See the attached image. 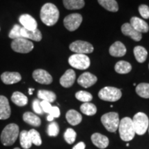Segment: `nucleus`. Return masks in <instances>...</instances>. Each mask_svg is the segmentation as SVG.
<instances>
[{
	"instance_id": "nucleus-47",
	"label": "nucleus",
	"mask_w": 149,
	"mask_h": 149,
	"mask_svg": "<svg viewBox=\"0 0 149 149\" xmlns=\"http://www.w3.org/2000/svg\"><path fill=\"white\" fill-rule=\"evenodd\" d=\"M148 133H149V126H148Z\"/></svg>"
},
{
	"instance_id": "nucleus-40",
	"label": "nucleus",
	"mask_w": 149,
	"mask_h": 149,
	"mask_svg": "<svg viewBox=\"0 0 149 149\" xmlns=\"http://www.w3.org/2000/svg\"><path fill=\"white\" fill-rule=\"evenodd\" d=\"M40 104H41V107H42L43 111H44V113H49V112H50V111H51V109L52 108L51 103L42 100V102H40Z\"/></svg>"
},
{
	"instance_id": "nucleus-21",
	"label": "nucleus",
	"mask_w": 149,
	"mask_h": 149,
	"mask_svg": "<svg viewBox=\"0 0 149 149\" xmlns=\"http://www.w3.org/2000/svg\"><path fill=\"white\" fill-rule=\"evenodd\" d=\"M109 53L113 57H123L126 53V48L121 42H115L110 47Z\"/></svg>"
},
{
	"instance_id": "nucleus-15",
	"label": "nucleus",
	"mask_w": 149,
	"mask_h": 149,
	"mask_svg": "<svg viewBox=\"0 0 149 149\" xmlns=\"http://www.w3.org/2000/svg\"><path fill=\"white\" fill-rule=\"evenodd\" d=\"M20 24L23 26L24 29L29 31H34L37 29V23L36 20L29 14L22 15L19 18Z\"/></svg>"
},
{
	"instance_id": "nucleus-35",
	"label": "nucleus",
	"mask_w": 149,
	"mask_h": 149,
	"mask_svg": "<svg viewBox=\"0 0 149 149\" xmlns=\"http://www.w3.org/2000/svg\"><path fill=\"white\" fill-rule=\"evenodd\" d=\"M64 137L65 141L68 144H71L75 141L76 137H77V133L72 128H68L64 133Z\"/></svg>"
},
{
	"instance_id": "nucleus-37",
	"label": "nucleus",
	"mask_w": 149,
	"mask_h": 149,
	"mask_svg": "<svg viewBox=\"0 0 149 149\" xmlns=\"http://www.w3.org/2000/svg\"><path fill=\"white\" fill-rule=\"evenodd\" d=\"M21 29L22 26L19 25H15L13 28L11 29V31L9 33L8 37L12 40H15V39L22 38L21 37Z\"/></svg>"
},
{
	"instance_id": "nucleus-18",
	"label": "nucleus",
	"mask_w": 149,
	"mask_h": 149,
	"mask_svg": "<svg viewBox=\"0 0 149 149\" xmlns=\"http://www.w3.org/2000/svg\"><path fill=\"white\" fill-rule=\"evenodd\" d=\"M21 37L22 38L33 40L35 42H40L42 39V33L39 29H37L34 31H29L23 27H22L21 29Z\"/></svg>"
},
{
	"instance_id": "nucleus-2",
	"label": "nucleus",
	"mask_w": 149,
	"mask_h": 149,
	"mask_svg": "<svg viewBox=\"0 0 149 149\" xmlns=\"http://www.w3.org/2000/svg\"><path fill=\"white\" fill-rule=\"evenodd\" d=\"M19 129L15 124H10L3 128L1 134V141L3 146H12L17 139Z\"/></svg>"
},
{
	"instance_id": "nucleus-1",
	"label": "nucleus",
	"mask_w": 149,
	"mask_h": 149,
	"mask_svg": "<svg viewBox=\"0 0 149 149\" xmlns=\"http://www.w3.org/2000/svg\"><path fill=\"white\" fill-rule=\"evenodd\" d=\"M59 11L55 5L51 3H46L42 7L40 11V18L42 22L48 26H54L58 21Z\"/></svg>"
},
{
	"instance_id": "nucleus-25",
	"label": "nucleus",
	"mask_w": 149,
	"mask_h": 149,
	"mask_svg": "<svg viewBox=\"0 0 149 149\" xmlns=\"http://www.w3.org/2000/svg\"><path fill=\"white\" fill-rule=\"evenodd\" d=\"M64 7L68 10L82 8L85 5L84 0H63Z\"/></svg>"
},
{
	"instance_id": "nucleus-12",
	"label": "nucleus",
	"mask_w": 149,
	"mask_h": 149,
	"mask_svg": "<svg viewBox=\"0 0 149 149\" xmlns=\"http://www.w3.org/2000/svg\"><path fill=\"white\" fill-rule=\"evenodd\" d=\"M97 81V78L95 75L91 72H86L81 74L77 79V83L84 88H88L92 86Z\"/></svg>"
},
{
	"instance_id": "nucleus-46",
	"label": "nucleus",
	"mask_w": 149,
	"mask_h": 149,
	"mask_svg": "<svg viewBox=\"0 0 149 149\" xmlns=\"http://www.w3.org/2000/svg\"><path fill=\"white\" fill-rule=\"evenodd\" d=\"M14 149H20V148H15Z\"/></svg>"
},
{
	"instance_id": "nucleus-13",
	"label": "nucleus",
	"mask_w": 149,
	"mask_h": 149,
	"mask_svg": "<svg viewBox=\"0 0 149 149\" xmlns=\"http://www.w3.org/2000/svg\"><path fill=\"white\" fill-rule=\"evenodd\" d=\"M11 109L8 99L0 95V120H7L10 116Z\"/></svg>"
},
{
	"instance_id": "nucleus-48",
	"label": "nucleus",
	"mask_w": 149,
	"mask_h": 149,
	"mask_svg": "<svg viewBox=\"0 0 149 149\" xmlns=\"http://www.w3.org/2000/svg\"><path fill=\"white\" fill-rule=\"evenodd\" d=\"M0 30H1V29H0Z\"/></svg>"
},
{
	"instance_id": "nucleus-30",
	"label": "nucleus",
	"mask_w": 149,
	"mask_h": 149,
	"mask_svg": "<svg viewBox=\"0 0 149 149\" xmlns=\"http://www.w3.org/2000/svg\"><path fill=\"white\" fill-rule=\"evenodd\" d=\"M19 140L20 144H21L22 148L24 149L30 148L33 144L29 135V132L25 130H22L19 133Z\"/></svg>"
},
{
	"instance_id": "nucleus-10",
	"label": "nucleus",
	"mask_w": 149,
	"mask_h": 149,
	"mask_svg": "<svg viewBox=\"0 0 149 149\" xmlns=\"http://www.w3.org/2000/svg\"><path fill=\"white\" fill-rule=\"evenodd\" d=\"M82 22V16L79 13H72L66 16L64 19V24L66 29L69 31L77 30Z\"/></svg>"
},
{
	"instance_id": "nucleus-41",
	"label": "nucleus",
	"mask_w": 149,
	"mask_h": 149,
	"mask_svg": "<svg viewBox=\"0 0 149 149\" xmlns=\"http://www.w3.org/2000/svg\"><path fill=\"white\" fill-rule=\"evenodd\" d=\"M48 114L53 116L54 118H57L60 115V111H59V109L57 107H52Z\"/></svg>"
},
{
	"instance_id": "nucleus-38",
	"label": "nucleus",
	"mask_w": 149,
	"mask_h": 149,
	"mask_svg": "<svg viewBox=\"0 0 149 149\" xmlns=\"http://www.w3.org/2000/svg\"><path fill=\"white\" fill-rule=\"evenodd\" d=\"M139 12L144 19L149 18V7L147 5L141 4L139 6Z\"/></svg>"
},
{
	"instance_id": "nucleus-3",
	"label": "nucleus",
	"mask_w": 149,
	"mask_h": 149,
	"mask_svg": "<svg viewBox=\"0 0 149 149\" xmlns=\"http://www.w3.org/2000/svg\"><path fill=\"white\" fill-rule=\"evenodd\" d=\"M118 128L120 137L123 141H129L135 137V131L133 120L130 117H126L121 120Z\"/></svg>"
},
{
	"instance_id": "nucleus-8",
	"label": "nucleus",
	"mask_w": 149,
	"mask_h": 149,
	"mask_svg": "<svg viewBox=\"0 0 149 149\" xmlns=\"http://www.w3.org/2000/svg\"><path fill=\"white\" fill-rule=\"evenodd\" d=\"M11 48L15 52L19 53H30L34 48L33 43L24 38H18L13 40L11 42Z\"/></svg>"
},
{
	"instance_id": "nucleus-27",
	"label": "nucleus",
	"mask_w": 149,
	"mask_h": 149,
	"mask_svg": "<svg viewBox=\"0 0 149 149\" xmlns=\"http://www.w3.org/2000/svg\"><path fill=\"white\" fill-rule=\"evenodd\" d=\"M102 7L111 12H117L119 10L118 3L115 0H98Z\"/></svg>"
},
{
	"instance_id": "nucleus-29",
	"label": "nucleus",
	"mask_w": 149,
	"mask_h": 149,
	"mask_svg": "<svg viewBox=\"0 0 149 149\" xmlns=\"http://www.w3.org/2000/svg\"><path fill=\"white\" fill-rule=\"evenodd\" d=\"M37 97L42 99L44 101H46L49 103L55 102L56 100V95L53 92L46 90H40L37 93Z\"/></svg>"
},
{
	"instance_id": "nucleus-4",
	"label": "nucleus",
	"mask_w": 149,
	"mask_h": 149,
	"mask_svg": "<svg viewBox=\"0 0 149 149\" xmlns=\"http://www.w3.org/2000/svg\"><path fill=\"white\" fill-rule=\"evenodd\" d=\"M135 133L142 135L146 133L149 126V120L147 115L144 113H137L134 115L133 120Z\"/></svg>"
},
{
	"instance_id": "nucleus-36",
	"label": "nucleus",
	"mask_w": 149,
	"mask_h": 149,
	"mask_svg": "<svg viewBox=\"0 0 149 149\" xmlns=\"http://www.w3.org/2000/svg\"><path fill=\"white\" fill-rule=\"evenodd\" d=\"M59 127L57 122H52L48 126L47 133L51 137H56L59 134Z\"/></svg>"
},
{
	"instance_id": "nucleus-45",
	"label": "nucleus",
	"mask_w": 149,
	"mask_h": 149,
	"mask_svg": "<svg viewBox=\"0 0 149 149\" xmlns=\"http://www.w3.org/2000/svg\"><path fill=\"white\" fill-rule=\"evenodd\" d=\"M126 146H129V144H126Z\"/></svg>"
},
{
	"instance_id": "nucleus-6",
	"label": "nucleus",
	"mask_w": 149,
	"mask_h": 149,
	"mask_svg": "<svg viewBox=\"0 0 149 149\" xmlns=\"http://www.w3.org/2000/svg\"><path fill=\"white\" fill-rule=\"evenodd\" d=\"M98 96L101 100L107 102H116L122 97V91L115 87L107 86L100 90Z\"/></svg>"
},
{
	"instance_id": "nucleus-19",
	"label": "nucleus",
	"mask_w": 149,
	"mask_h": 149,
	"mask_svg": "<svg viewBox=\"0 0 149 149\" xmlns=\"http://www.w3.org/2000/svg\"><path fill=\"white\" fill-rule=\"evenodd\" d=\"M130 24L134 28V29L140 33H147L149 31L148 24L144 20L137 17H133L130 19Z\"/></svg>"
},
{
	"instance_id": "nucleus-9",
	"label": "nucleus",
	"mask_w": 149,
	"mask_h": 149,
	"mask_svg": "<svg viewBox=\"0 0 149 149\" xmlns=\"http://www.w3.org/2000/svg\"><path fill=\"white\" fill-rule=\"evenodd\" d=\"M70 50L77 54H86L91 53L94 50L93 45L89 42L84 41L77 40L70 44L69 46Z\"/></svg>"
},
{
	"instance_id": "nucleus-26",
	"label": "nucleus",
	"mask_w": 149,
	"mask_h": 149,
	"mask_svg": "<svg viewBox=\"0 0 149 149\" xmlns=\"http://www.w3.org/2000/svg\"><path fill=\"white\" fill-rule=\"evenodd\" d=\"M133 53L136 60L138 61V62L143 63L146 61L147 55H148V53H147V51L145 49V48L140 46H135L134 48Z\"/></svg>"
},
{
	"instance_id": "nucleus-7",
	"label": "nucleus",
	"mask_w": 149,
	"mask_h": 149,
	"mask_svg": "<svg viewBox=\"0 0 149 149\" xmlns=\"http://www.w3.org/2000/svg\"><path fill=\"white\" fill-rule=\"evenodd\" d=\"M68 63L74 68L79 70L87 69L91 64L89 57L84 54H74L68 59Z\"/></svg>"
},
{
	"instance_id": "nucleus-20",
	"label": "nucleus",
	"mask_w": 149,
	"mask_h": 149,
	"mask_svg": "<svg viewBox=\"0 0 149 149\" xmlns=\"http://www.w3.org/2000/svg\"><path fill=\"white\" fill-rule=\"evenodd\" d=\"M91 141L95 146L101 149L106 148L109 144V139L107 136L98 133L93 134L91 136Z\"/></svg>"
},
{
	"instance_id": "nucleus-34",
	"label": "nucleus",
	"mask_w": 149,
	"mask_h": 149,
	"mask_svg": "<svg viewBox=\"0 0 149 149\" xmlns=\"http://www.w3.org/2000/svg\"><path fill=\"white\" fill-rule=\"evenodd\" d=\"M28 132H29V135L31 141H32V144H35V146H40L42 141L39 132H37L35 129H31Z\"/></svg>"
},
{
	"instance_id": "nucleus-44",
	"label": "nucleus",
	"mask_w": 149,
	"mask_h": 149,
	"mask_svg": "<svg viewBox=\"0 0 149 149\" xmlns=\"http://www.w3.org/2000/svg\"><path fill=\"white\" fill-rule=\"evenodd\" d=\"M34 90H35L34 88H29V94L30 95H32L33 94V91H34Z\"/></svg>"
},
{
	"instance_id": "nucleus-39",
	"label": "nucleus",
	"mask_w": 149,
	"mask_h": 149,
	"mask_svg": "<svg viewBox=\"0 0 149 149\" xmlns=\"http://www.w3.org/2000/svg\"><path fill=\"white\" fill-rule=\"evenodd\" d=\"M33 109L35 113H36L37 114L42 115L44 113V111H43L42 107H41L40 100H37V99L33 102Z\"/></svg>"
},
{
	"instance_id": "nucleus-14",
	"label": "nucleus",
	"mask_w": 149,
	"mask_h": 149,
	"mask_svg": "<svg viewBox=\"0 0 149 149\" xmlns=\"http://www.w3.org/2000/svg\"><path fill=\"white\" fill-rule=\"evenodd\" d=\"M122 32L124 35L130 37L132 40L136 41V42H139V41H140L141 40V38H142L141 33L137 32V31L134 29V28L128 23L124 24L122 26Z\"/></svg>"
},
{
	"instance_id": "nucleus-28",
	"label": "nucleus",
	"mask_w": 149,
	"mask_h": 149,
	"mask_svg": "<svg viewBox=\"0 0 149 149\" xmlns=\"http://www.w3.org/2000/svg\"><path fill=\"white\" fill-rule=\"evenodd\" d=\"M115 70L117 73L126 74L130 72L132 70V66L127 61H120L115 64Z\"/></svg>"
},
{
	"instance_id": "nucleus-17",
	"label": "nucleus",
	"mask_w": 149,
	"mask_h": 149,
	"mask_svg": "<svg viewBox=\"0 0 149 149\" xmlns=\"http://www.w3.org/2000/svg\"><path fill=\"white\" fill-rule=\"evenodd\" d=\"M75 72L73 70L68 69L65 72V73L61 76L59 80L60 84L64 88H70L73 85L75 81Z\"/></svg>"
},
{
	"instance_id": "nucleus-32",
	"label": "nucleus",
	"mask_w": 149,
	"mask_h": 149,
	"mask_svg": "<svg viewBox=\"0 0 149 149\" xmlns=\"http://www.w3.org/2000/svg\"><path fill=\"white\" fill-rule=\"evenodd\" d=\"M136 93L141 97L149 98V84L141 83L136 87Z\"/></svg>"
},
{
	"instance_id": "nucleus-42",
	"label": "nucleus",
	"mask_w": 149,
	"mask_h": 149,
	"mask_svg": "<svg viewBox=\"0 0 149 149\" xmlns=\"http://www.w3.org/2000/svg\"><path fill=\"white\" fill-rule=\"evenodd\" d=\"M86 148V144L84 143L81 141V142H79L74 146L72 149H85Z\"/></svg>"
},
{
	"instance_id": "nucleus-31",
	"label": "nucleus",
	"mask_w": 149,
	"mask_h": 149,
	"mask_svg": "<svg viewBox=\"0 0 149 149\" xmlns=\"http://www.w3.org/2000/svg\"><path fill=\"white\" fill-rule=\"evenodd\" d=\"M80 110L82 112V113L88 116H92L97 113V107L95 105L90 102H86V103L81 104L80 107Z\"/></svg>"
},
{
	"instance_id": "nucleus-16",
	"label": "nucleus",
	"mask_w": 149,
	"mask_h": 149,
	"mask_svg": "<svg viewBox=\"0 0 149 149\" xmlns=\"http://www.w3.org/2000/svg\"><path fill=\"white\" fill-rule=\"evenodd\" d=\"M1 79L5 84H14L21 81L22 76L17 72H4L1 74Z\"/></svg>"
},
{
	"instance_id": "nucleus-43",
	"label": "nucleus",
	"mask_w": 149,
	"mask_h": 149,
	"mask_svg": "<svg viewBox=\"0 0 149 149\" xmlns=\"http://www.w3.org/2000/svg\"><path fill=\"white\" fill-rule=\"evenodd\" d=\"M54 117L53 116H51V115H48V117H47V120L49 121V122H52V121L53 120Z\"/></svg>"
},
{
	"instance_id": "nucleus-23",
	"label": "nucleus",
	"mask_w": 149,
	"mask_h": 149,
	"mask_svg": "<svg viewBox=\"0 0 149 149\" xmlns=\"http://www.w3.org/2000/svg\"><path fill=\"white\" fill-rule=\"evenodd\" d=\"M23 120L26 123L33 126L38 127L41 125V120L40 117L33 114L31 112H26L23 115Z\"/></svg>"
},
{
	"instance_id": "nucleus-11",
	"label": "nucleus",
	"mask_w": 149,
	"mask_h": 149,
	"mask_svg": "<svg viewBox=\"0 0 149 149\" xmlns=\"http://www.w3.org/2000/svg\"><path fill=\"white\" fill-rule=\"evenodd\" d=\"M33 77L37 82L42 84H50L53 82V77L46 70L37 69L33 72Z\"/></svg>"
},
{
	"instance_id": "nucleus-5",
	"label": "nucleus",
	"mask_w": 149,
	"mask_h": 149,
	"mask_svg": "<svg viewBox=\"0 0 149 149\" xmlns=\"http://www.w3.org/2000/svg\"><path fill=\"white\" fill-rule=\"evenodd\" d=\"M101 121L106 129L113 133L117 130L120 122L119 115L115 112H111L103 115L101 117Z\"/></svg>"
},
{
	"instance_id": "nucleus-33",
	"label": "nucleus",
	"mask_w": 149,
	"mask_h": 149,
	"mask_svg": "<svg viewBox=\"0 0 149 149\" xmlns=\"http://www.w3.org/2000/svg\"><path fill=\"white\" fill-rule=\"evenodd\" d=\"M75 97L77 100H79L80 102H90L91 100H93V95L90 93L87 92V91H80L76 93Z\"/></svg>"
},
{
	"instance_id": "nucleus-22",
	"label": "nucleus",
	"mask_w": 149,
	"mask_h": 149,
	"mask_svg": "<svg viewBox=\"0 0 149 149\" xmlns=\"http://www.w3.org/2000/svg\"><path fill=\"white\" fill-rule=\"evenodd\" d=\"M66 118L68 122L72 126L78 125L82 120V116H81V114L73 109L69 110L67 112Z\"/></svg>"
},
{
	"instance_id": "nucleus-24",
	"label": "nucleus",
	"mask_w": 149,
	"mask_h": 149,
	"mask_svg": "<svg viewBox=\"0 0 149 149\" xmlns=\"http://www.w3.org/2000/svg\"><path fill=\"white\" fill-rule=\"evenodd\" d=\"M11 100L18 107H24L28 104V97L21 92H14L11 96Z\"/></svg>"
}]
</instances>
